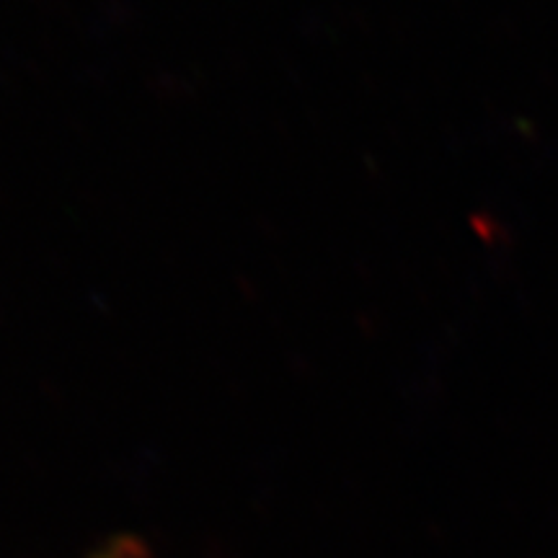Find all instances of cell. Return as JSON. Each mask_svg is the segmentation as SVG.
Instances as JSON below:
<instances>
[{
  "instance_id": "cell-1",
  "label": "cell",
  "mask_w": 558,
  "mask_h": 558,
  "mask_svg": "<svg viewBox=\"0 0 558 558\" xmlns=\"http://www.w3.org/2000/svg\"><path fill=\"white\" fill-rule=\"evenodd\" d=\"M88 558H148V548H145L143 541L132 538V535H120V538L101 543Z\"/></svg>"
}]
</instances>
